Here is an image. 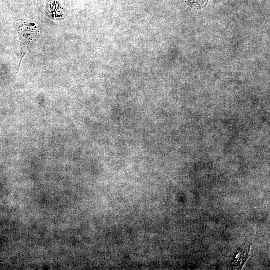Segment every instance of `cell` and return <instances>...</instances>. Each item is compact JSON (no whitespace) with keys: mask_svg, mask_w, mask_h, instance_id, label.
<instances>
[{"mask_svg":"<svg viewBox=\"0 0 270 270\" xmlns=\"http://www.w3.org/2000/svg\"><path fill=\"white\" fill-rule=\"evenodd\" d=\"M20 35V38L21 43V56L20 60L18 65V70L20 64L24 56L29 49L30 46L34 41L38 34V30H36L34 27L30 26L26 24L24 25L22 23L17 24L16 26Z\"/></svg>","mask_w":270,"mask_h":270,"instance_id":"6da1fadb","label":"cell"},{"mask_svg":"<svg viewBox=\"0 0 270 270\" xmlns=\"http://www.w3.org/2000/svg\"><path fill=\"white\" fill-rule=\"evenodd\" d=\"M185 2L192 8L194 9H202L206 8L209 0H184Z\"/></svg>","mask_w":270,"mask_h":270,"instance_id":"7a4b0ae2","label":"cell"}]
</instances>
